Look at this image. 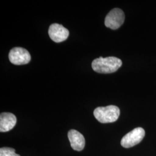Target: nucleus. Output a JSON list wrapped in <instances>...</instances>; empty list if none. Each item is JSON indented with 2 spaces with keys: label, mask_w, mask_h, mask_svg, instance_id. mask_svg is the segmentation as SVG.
Instances as JSON below:
<instances>
[{
  "label": "nucleus",
  "mask_w": 156,
  "mask_h": 156,
  "mask_svg": "<svg viewBox=\"0 0 156 156\" xmlns=\"http://www.w3.org/2000/svg\"><path fill=\"white\" fill-rule=\"evenodd\" d=\"M122 65V61L115 57H100L92 62L91 67L95 72L100 73H111L116 72Z\"/></svg>",
  "instance_id": "1"
},
{
  "label": "nucleus",
  "mask_w": 156,
  "mask_h": 156,
  "mask_svg": "<svg viewBox=\"0 0 156 156\" xmlns=\"http://www.w3.org/2000/svg\"><path fill=\"white\" fill-rule=\"evenodd\" d=\"M94 116L100 123H113L120 116V109L115 105L98 107L94 111Z\"/></svg>",
  "instance_id": "2"
},
{
  "label": "nucleus",
  "mask_w": 156,
  "mask_h": 156,
  "mask_svg": "<svg viewBox=\"0 0 156 156\" xmlns=\"http://www.w3.org/2000/svg\"><path fill=\"white\" fill-rule=\"evenodd\" d=\"M145 131L144 128L137 127L124 136L121 140V145L123 147L129 148L140 144L144 139Z\"/></svg>",
  "instance_id": "3"
},
{
  "label": "nucleus",
  "mask_w": 156,
  "mask_h": 156,
  "mask_svg": "<svg viewBox=\"0 0 156 156\" xmlns=\"http://www.w3.org/2000/svg\"><path fill=\"white\" fill-rule=\"evenodd\" d=\"M124 20L125 15L123 11L119 8H114L106 15L105 25L112 30H116L123 24Z\"/></svg>",
  "instance_id": "4"
},
{
  "label": "nucleus",
  "mask_w": 156,
  "mask_h": 156,
  "mask_svg": "<svg viewBox=\"0 0 156 156\" xmlns=\"http://www.w3.org/2000/svg\"><path fill=\"white\" fill-rule=\"evenodd\" d=\"M9 59L15 65L27 64L31 60V56L26 49L20 47L13 48L9 53Z\"/></svg>",
  "instance_id": "5"
},
{
  "label": "nucleus",
  "mask_w": 156,
  "mask_h": 156,
  "mask_svg": "<svg viewBox=\"0 0 156 156\" xmlns=\"http://www.w3.org/2000/svg\"><path fill=\"white\" fill-rule=\"evenodd\" d=\"M51 39L56 43H60L66 41L69 36V31L62 25L54 23L51 24L48 30Z\"/></svg>",
  "instance_id": "6"
},
{
  "label": "nucleus",
  "mask_w": 156,
  "mask_h": 156,
  "mask_svg": "<svg viewBox=\"0 0 156 156\" xmlns=\"http://www.w3.org/2000/svg\"><path fill=\"white\" fill-rule=\"evenodd\" d=\"M17 119L11 113L4 112L0 115V131L8 132L11 130L16 124Z\"/></svg>",
  "instance_id": "7"
},
{
  "label": "nucleus",
  "mask_w": 156,
  "mask_h": 156,
  "mask_svg": "<svg viewBox=\"0 0 156 156\" xmlns=\"http://www.w3.org/2000/svg\"><path fill=\"white\" fill-rule=\"evenodd\" d=\"M68 137L73 150L82 151L85 146L83 135L75 129H71L68 133Z\"/></svg>",
  "instance_id": "8"
},
{
  "label": "nucleus",
  "mask_w": 156,
  "mask_h": 156,
  "mask_svg": "<svg viewBox=\"0 0 156 156\" xmlns=\"http://www.w3.org/2000/svg\"><path fill=\"white\" fill-rule=\"evenodd\" d=\"M0 156H20L15 153V150L11 147H4L0 149Z\"/></svg>",
  "instance_id": "9"
}]
</instances>
